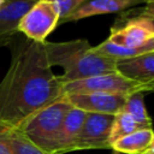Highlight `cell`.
Listing matches in <instances>:
<instances>
[{
	"label": "cell",
	"mask_w": 154,
	"mask_h": 154,
	"mask_svg": "<svg viewBox=\"0 0 154 154\" xmlns=\"http://www.w3.org/2000/svg\"><path fill=\"white\" fill-rule=\"evenodd\" d=\"M8 143L12 154H48L35 146L18 129L11 128L8 132Z\"/></svg>",
	"instance_id": "cell-16"
},
{
	"label": "cell",
	"mask_w": 154,
	"mask_h": 154,
	"mask_svg": "<svg viewBox=\"0 0 154 154\" xmlns=\"http://www.w3.org/2000/svg\"><path fill=\"white\" fill-rule=\"evenodd\" d=\"M43 45L49 65L52 67L60 66L64 70V73L59 76L61 83L117 71V61L96 53L87 40L77 38L64 42L46 41Z\"/></svg>",
	"instance_id": "cell-2"
},
{
	"label": "cell",
	"mask_w": 154,
	"mask_h": 154,
	"mask_svg": "<svg viewBox=\"0 0 154 154\" xmlns=\"http://www.w3.org/2000/svg\"><path fill=\"white\" fill-rule=\"evenodd\" d=\"M138 91H142L143 94L154 91V81H152V82H148V83H143V84H140V87H138Z\"/></svg>",
	"instance_id": "cell-21"
},
{
	"label": "cell",
	"mask_w": 154,
	"mask_h": 154,
	"mask_svg": "<svg viewBox=\"0 0 154 154\" xmlns=\"http://www.w3.org/2000/svg\"><path fill=\"white\" fill-rule=\"evenodd\" d=\"M117 72L138 84L154 81V52L116 63Z\"/></svg>",
	"instance_id": "cell-11"
},
{
	"label": "cell",
	"mask_w": 154,
	"mask_h": 154,
	"mask_svg": "<svg viewBox=\"0 0 154 154\" xmlns=\"http://www.w3.org/2000/svg\"><path fill=\"white\" fill-rule=\"evenodd\" d=\"M43 43L17 35L8 45L11 61L0 82L1 124L18 128L64 95L63 83L52 71Z\"/></svg>",
	"instance_id": "cell-1"
},
{
	"label": "cell",
	"mask_w": 154,
	"mask_h": 154,
	"mask_svg": "<svg viewBox=\"0 0 154 154\" xmlns=\"http://www.w3.org/2000/svg\"><path fill=\"white\" fill-rule=\"evenodd\" d=\"M140 130L135 120L124 111H120L113 117L111 132H109V143L136 131Z\"/></svg>",
	"instance_id": "cell-17"
},
{
	"label": "cell",
	"mask_w": 154,
	"mask_h": 154,
	"mask_svg": "<svg viewBox=\"0 0 154 154\" xmlns=\"http://www.w3.org/2000/svg\"><path fill=\"white\" fill-rule=\"evenodd\" d=\"M60 14L53 0H38L20 19L19 34L38 43L46 42L47 36L59 25Z\"/></svg>",
	"instance_id": "cell-4"
},
{
	"label": "cell",
	"mask_w": 154,
	"mask_h": 154,
	"mask_svg": "<svg viewBox=\"0 0 154 154\" xmlns=\"http://www.w3.org/2000/svg\"><path fill=\"white\" fill-rule=\"evenodd\" d=\"M4 2H5V0H0V6H1V5L4 4Z\"/></svg>",
	"instance_id": "cell-25"
},
{
	"label": "cell",
	"mask_w": 154,
	"mask_h": 154,
	"mask_svg": "<svg viewBox=\"0 0 154 154\" xmlns=\"http://www.w3.org/2000/svg\"><path fill=\"white\" fill-rule=\"evenodd\" d=\"M93 49L101 54L105 55L107 58L113 59L114 61H119V60H125V59H130L141 54H146L147 52L144 49H129L126 47H123L120 45L113 43L111 41H108L107 38L105 41H102L100 45L93 47Z\"/></svg>",
	"instance_id": "cell-15"
},
{
	"label": "cell",
	"mask_w": 154,
	"mask_h": 154,
	"mask_svg": "<svg viewBox=\"0 0 154 154\" xmlns=\"http://www.w3.org/2000/svg\"><path fill=\"white\" fill-rule=\"evenodd\" d=\"M150 22V24H152V26H153V30H154V20H149Z\"/></svg>",
	"instance_id": "cell-24"
},
{
	"label": "cell",
	"mask_w": 154,
	"mask_h": 154,
	"mask_svg": "<svg viewBox=\"0 0 154 154\" xmlns=\"http://www.w3.org/2000/svg\"><path fill=\"white\" fill-rule=\"evenodd\" d=\"M154 0H146V2H153Z\"/></svg>",
	"instance_id": "cell-26"
},
{
	"label": "cell",
	"mask_w": 154,
	"mask_h": 154,
	"mask_svg": "<svg viewBox=\"0 0 154 154\" xmlns=\"http://www.w3.org/2000/svg\"><path fill=\"white\" fill-rule=\"evenodd\" d=\"M142 154H154V135H153V140H152L149 147H148Z\"/></svg>",
	"instance_id": "cell-22"
},
{
	"label": "cell",
	"mask_w": 154,
	"mask_h": 154,
	"mask_svg": "<svg viewBox=\"0 0 154 154\" xmlns=\"http://www.w3.org/2000/svg\"><path fill=\"white\" fill-rule=\"evenodd\" d=\"M64 96L72 107L85 113L116 116L123 109L128 95L111 93H85L67 94Z\"/></svg>",
	"instance_id": "cell-8"
},
{
	"label": "cell",
	"mask_w": 154,
	"mask_h": 154,
	"mask_svg": "<svg viewBox=\"0 0 154 154\" xmlns=\"http://www.w3.org/2000/svg\"><path fill=\"white\" fill-rule=\"evenodd\" d=\"M53 1L59 10V14H60L59 23H60L65 17L71 14L77 7H79L81 5H83L89 0H53Z\"/></svg>",
	"instance_id": "cell-18"
},
{
	"label": "cell",
	"mask_w": 154,
	"mask_h": 154,
	"mask_svg": "<svg viewBox=\"0 0 154 154\" xmlns=\"http://www.w3.org/2000/svg\"><path fill=\"white\" fill-rule=\"evenodd\" d=\"M38 0H5L0 6V47L8 46L19 34L18 24L23 16Z\"/></svg>",
	"instance_id": "cell-9"
},
{
	"label": "cell",
	"mask_w": 154,
	"mask_h": 154,
	"mask_svg": "<svg viewBox=\"0 0 154 154\" xmlns=\"http://www.w3.org/2000/svg\"><path fill=\"white\" fill-rule=\"evenodd\" d=\"M114 116L87 113L81 131L77 136L76 150L111 149L109 132Z\"/></svg>",
	"instance_id": "cell-6"
},
{
	"label": "cell",
	"mask_w": 154,
	"mask_h": 154,
	"mask_svg": "<svg viewBox=\"0 0 154 154\" xmlns=\"http://www.w3.org/2000/svg\"><path fill=\"white\" fill-rule=\"evenodd\" d=\"M72 106L63 95L55 102L48 105L41 111L32 114L18 130H20L28 140L48 154H59V135L65 114Z\"/></svg>",
	"instance_id": "cell-3"
},
{
	"label": "cell",
	"mask_w": 154,
	"mask_h": 154,
	"mask_svg": "<svg viewBox=\"0 0 154 154\" xmlns=\"http://www.w3.org/2000/svg\"><path fill=\"white\" fill-rule=\"evenodd\" d=\"M10 129H11L10 126L0 123V154H12L8 143Z\"/></svg>",
	"instance_id": "cell-20"
},
{
	"label": "cell",
	"mask_w": 154,
	"mask_h": 154,
	"mask_svg": "<svg viewBox=\"0 0 154 154\" xmlns=\"http://www.w3.org/2000/svg\"><path fill=\"white\" fill-rule=\"evenodd\" d=\"M138 83L128 79L116 71L112 73L63 83V94L67 95L85 93H111L129 95L134 91H138Z\"/></svg>",
	"instance_id": "cell-5"
},
{
	"label": "cell",
	"mask_w": 154,
	"mask_h": 154,
	"mask_svg": "<svg viewBox=\"0 0 154 154\" xmlns=\"http://www.w3.org/2000/svg\"><path fill=\"white\" fill-rule=\"evenodd\" d=\"M122 111L126 112L135 120L138 129H153V123L147 112L144 105V94L142 91H134L129 94Z\"/></svg>",
	"instance_id": "cell-14"
},
{
	"label": "cell",
	"mask_w": 154,
	"mask_h": 154,
	"mask_svg": "<svg viewBox=\"0 0 154 154\" xmlns=\"http://www.w3.org/2000/svg\"><path fill=\"white\" fill-rule=\"evenodd\" d=\"M85 116V112L75 107H71L67 111L63 120L59 135V154L75 152L76 140L81 131Z\"/></svg>",
	"instance_id": "cell-12"
},
{
	"label": "cell",
	"mask_w": 154,
	"mask_h": 154,
	"mask_svg": "<svg viewBox=\"0 0 154 154\" xmlns=\"http://www.w3.org/2000/svg\"><path fill=\"white\" fill-rule=\"evenodd\" d=\"M153 129L136 130L111 143V149L123 154H142L153 140Z\"/></svg>",
	"instance_id": "cell-13"
},
{
	"label": "cell",
	"mask_w": 154,
	"mask_h": 154,
	"mask_svg": "<svg viewBox=\"0 0 154 154\" xmlns=\"http://www.w3.org/2000/svg\"><path fill=\"white\" fill-rule=\"evenodd\" d=\"M141 4H146V0H89L77 7L71 14L65 17L59 24L77 22L93 16L123 12Z\"/></svg>",
	"instance_id": "cell-10"
},
{
	"label": "cell",
	"mask_w": 154,
	"mask_h": 154,
	"mask_svg": "<svg viewBox=\"0 0 154 154\" xmlns=\"http://www.w3.org/2000/svg\"><path fill=\"white\" fill-rule=\"evenodd\" d=\"M131 18H143L148 20H154V1L146 2L142 8L134 11Z\"/></svg>",
	"instance_id": "cell-19"
},
{
	"label": "cell",
	"mask_w": 154,
	"mask_h": 154,
	"mask_svg": "<svg viewBox=\"0 0 154 154\" xmlns=\"http://www.w3.org/2000/svg\"><path fill=\"white\" fill-rule=\"evenodd\" d=\"M153 38L154 30L148 19L129 18L124 24L112 26L107 40L129 49H144Z\"/></svg>",
	"instance_id": "cell-7"
},
{
	"label": "cell",
	"mask_w": 154,
	"mask_h": 154,
	"mask_svg": "<svg viewBox=\"0 0 154 154\" xmlns=\"http://www.w3.org/2000/svg\"><path fill=\"white\" fill-rule=\"evenodd\" d=\"M144 49H146L148 53L154 52V38H153V40H152V41H150V42H149V43H148V45L144 47Z\"/></svg>",
	"instance_id": "cell-23"
}]
</instances>
